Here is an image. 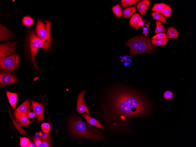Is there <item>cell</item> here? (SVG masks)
<instances>
[{"label": "cell", "mask_w": 196, "mask_h": 147, "mask_svg": "<svg viewBox=\"0 0 196 147\" xmlns=\"http://www.w3.org/2000/svg\"><path fill=\"white\" fill-rule=\"evenodd\" d=\"M108 95L107 103L102 107L108 126L114 131L125 130L131 118L145 116L148 114V102L136 92L116 87L111 90Z\"/></svg>", "instance_id": "6da1fadb"}, {"label": "cell", "mask_w": 196, "mask_h": 147, "mask_svg": "<svg viewBox=\"0 0 196 147\" xmlns=\"http://www.w3.org/2000/svg\"><path fill=\"white\" fill-rule=\"evenodd\" d=\"M68 125L70 133L75 137L93 140L104 139L103 135L99 131L88 125L75 115L70 118Z\"/></svg>", "instance_id": "7a4b0ae2"}, {"label": "cell", "mask_w": 196, "mask_h": 147, "mask_svg": "<svg viewBox=\"0 0 196 147\" xmlns=\"http://www.w3.org/2000/svg\"><path fill=\"white\" fill-rule=\"evenodd\" d=\"M126 45L130 48V54L134 55L146 53H151L153 49L150 40L143 36L135 37L129 40Z\"/></svg>", "instance_id": "3957f363"}, {"label": "cell", "mask_w": 196, "mask_h": 147, "mask_svg": "<svg viewBox=\"0 0 196 147\" xmlns=\"http://www.w3.org/2000/svg\"><path fill=\"white\" fill-rule=\"evenodd\" d=\"M28 43L31 60L35 67L39 69L35 60L38 49L41 48L45 51H47L50 45L51 41L43 40L41 39L36 35L34 32H30L28 37Z\"/></svg>", "instance_id": "277c9868"}, {"label": "cell", "mask_w": 196, "mask_h": 147, "mask_svg": "<svg viewBox=\"0 0 196 147\" xmlns=\"http://www.w3.org/2000/svg\"><path fill=\"white\" fill-rule=\"evenodd\" d=\"M45 25L43 22L38 19L36 26V32L37 36L42 40L51 41L52 38L50 34V27L51 23L49 21H45Z\"/></svg>", "instance_id": "5b68a950"}, {"label": "cell", "mask_w": 196, "mask_h": 147, "mask_svg": "<svg viewBox=\"0 0 196 147\" xmlns=\"http://www.w3.org/2000/svg\"><path fill=\"white\" fill-rule=\"evenodd\" d=\"M19 60L18 55L16 54L8 57L0 58V68L10 71L15 70L18 66Z\"/></svg>", "instance_id": "8992f818"}, {"label": "cell", "mask_w": 196, "mask_h": 147, "mask_svg": "<svg viewBox=\"0 0 196 147\" xmlns=\"http://www.w3.org/2000/svg\"><path fill=\"white\" fill-rule=\"evenodd\" d=\"M17 81L16 77L11 71L4 70L0 72L1 86L14 84Z\"/></svg>", "instance_id": "52a82bcc"}, {"label": "cell", "mask_w": 196, "mask_h": 147, "mask_svg": "<svg viewBox=\"0 0 196 147\" xmlns=\"http://www.w3.org/2000/svg\"><path fill=\"white\" fill-rule=\"evenodd\" d=\"M16 42L2 44L0 45V58H1L13 53L16 49Z\"/></svg>", "instance_id": "ba28073f"}, {"label": "cell", "mask_w": 196, "mask_h": 147, "mask_svg": "<svg viewBox=\"0 0 196 147\" xmlns=\"http://www.w3.org/2000/svg\"><path fill=\"white\" fill-rule=\"evenodd\" d=\"M86 92V90L83 91L79 94L77 103L76 110L80 114L86 113L89 115L88 108L84 101V98Z\"/></svg>", "instance_id": "9c48e42d"}, {"label": "cell", "mask_w": 196, "mask_h": 147, "mask_svg": "<svg viewBox=\"0 0 196 147\" xmlns=\"http://www.w3.org/2000/svg\"><path fill=\"white\" fill-rule=\"evenodd\" d=\"M31 102L32 109L35 114L36 119L40 121H43L44 110L43 105L33 100Z\"/></svg>", "instance_id": "30bf717a"}, {"label": "cell", "mask_w": 196, "mask_h": 147, "mask_svg": "<svg viewBox=\"0 0 196 147\" xmlns=\"http://www.w3.org/2000/svg\"><path fill=\"white\" fill-rule=\"evenodd\" d=\"M130 26L132 28L138 29L143 26V22L141 16L138 13L133 14L129 22Z\"/></svg>", "instance_id": "8fae6325"}, {"label": "cell", "mask_w": 196, "mask_h": 147, "mask_svg": "<svg viewBox=\"0 0 196 147\" xmlns=\"http://www.w3.org/2000/svg\"><path fill=\"white\" fill-rule=\"evenodd\" d=\"M30 106L29 100L27 99L15 110L14 113L23 114L27 116L28 112L30 111Z\"/></svg>", "instance_id": "7c38bea8"}, {"label": "cell", "mask_w": 196, "mask_h": 147, "mask_svg": "<svg viewBox=\"0 0 196 147\" xmlns=\"http://www.w3.org/2000/svg\"><path fill=\"white\" fill-rule=\"evenodd\" d=\"M14 114L16 121L21 126H28L33 121L29 120L26 115L16 113H14Z\"/></svg>", "instance_id": "4fadbf2b"}, {"label": "cell", "mask_w": 196, "mask_h": 147, "mask_svg": "<svg viewBox=\"0 0 196 147\" xmlns=\"http://www.w3.org/2000/svg\"><path fill=\"white\" fill-rule=\"evenodd\" d=\"M150 1L143 0L139 1L136 4V7L139 13L143 16L149 6Z\"/></svg>", "instance_id": "5bb4252c"}, {"label": "cell", "mask_w": 196, "mask_h": 147, "mask_svg": "<svg viewBox=\"0 0 196 147\" xmlns=\"http://www.w3.org/2000/svg\"><path fill=\"white\" fill-rule=\"evenodd\" d=\"M82 116L85 119L89 124L96 126L103 131H104V129L103 126L97 120L95 119L92 118L89 115L86 113L84 114Z\"/></svg>", "instance_id": "9a60e30c"}, {"label": "cell", "mask_w": 196, "mask_h": 147, "mask_svg": "<svg viewBox=\"0 0 196 147\" xmlns=\"http://www.w3.org/2000/svg\"><path fill=\"white\" fill-rule=\"evenodd\" d=\"M0 40L9 39L13 36L12 33L8 30L5 26L0 24Z\"/></svg>", "instance_id": "2e32d148"}, {"label": "cell", "mask_w": 196, "mask_h": 147, "mask_svg": "<svg viewBox=\"0 0 196 147\" xmlns=\"http://www.w3.org/2000/svg\"><path fill=\"white\" fill-rule=\"evenodd\" d=\"M6 95L9 102L13 109L16 108L18 94L15 93H12L6 90Z\"/></svg>", "instance_id": "e0dca14e"}, {"label": "cell", "mask_w": 196, "mask_h": 147, "mask_svg": "<svg viewBox=\"0 0 196 147\" xmlns=\"http://www.w3.org/2000/svg\"><path fill=\"white\" fill-rule=\"evenodd\" d=\"M136 11L135 6L129 7L123 9L122 13L124 18H130Z\"/></svg>", "instance_id": "ac0fdd59"}, {"label": "cell", "mask_w": 196, "mask_h": 147, "mask_svg": "<svg viewBox=\"0 0 196 147\" xmlns=\"http://www.w3.org/2000/svg\"><path fill=\"white\" fill-rule=\"evenodd\" d=\"M178 36V33L177 30L173 27L167 28L166 34V38H177Z\"/></svg>", "instance_id": "d6986e66"}, {"label": "cell", "mask_w": 196, "mask_h": 147, "mask_svg": "<svg viewBox=\"0 0 196 147\" xmlns=\"http://www.w3.org/2000/svg\"><path fill=\"white\" fill-rule=\"evenodd\" d=\"M151 14L153 18L157 21L162 22L163 23H166V20L164 16L160 13L154 12H152Z\"/></svg>", "instance_id": "ffe728a7"}, {"label": "cell", "mask_w": 196, "mask_h": 147, "mask_svg": "<svg viewBox=\"0 0 196 147\" xmlns=\"http://www.w3.org/2000/svg\"><path fill=\"white\" fill-rule=\"evenodd\" d=\"M156 25L155 33L157 34L159 33H164L166 30L161 23L159 21H157L155 22Z\"/></svg>", "instance_id": "44dd1931"}, {"label": "cell", "mask_w": 196, "mask_h": 147, "mask_svg": "<svg viewBox=\"0 0 196 147\" xmlns=\"http://www.w3.org/2000/svg\"><path fill=\"white\" fill-rule=\"evenodd\" d=\"M139 0H122L121 5L123 8H126L133 6L137 3Z\"/></svg>", "instance_id": "7402d4cb"}, {"label": "cell", "mask_w": 196, "mask_h": 147, "mask_svg": "<svg viewBox=\"0 0 196 147\" xmlns=\"http://www.w3.org/2000/svg\"><path fill=\"white\" fill-rule=\"evenodd\" d=\"M169 41L168 39H152L151 42L153 45L157 46H162L166 44Z\"/></svg>", "instance_id": "603a6c76"}, {"label": "cell", "mask_w": 196, "mask_h": 147, "mask_svg": "<svg viewBox=\"0 0 196 147\" xmlns=\"http://www.w3.org/2000/svg\"><path fill=\"white\" fill-rule=\"evenodd\" d=\"M113 13L118 18H120L121 16L122 12L120 6L117 4L114 6L112 9Z\"/></svg>", "instance_id": "cb8c5ba5"}, {"label": "cell", "mask_w": 196, "mask_h": 147, "mask_svg": "<svg viewBox=\"0 0 196 147\" xmlns=\"http://www.w3.org/2000/svg\"><path fill=\"white\" fill-rule=\"evenodd\" d=\"M166 5V4L164 3L156 4L152 7L151 11L160 13Z\"/></svg>", "instance_id": "d4e9b609"}, {"label": "cell", "mask_w": 196, "mask_h": 147, "mask_svg": "<svg viewBox=\"0 0 196 147\" xmlns=\"http://www.w3.org/2000/svg\"><path fill=\"white\" fill-rule=\"evenodd\" d=\"M22 23L24 25L26 26H30L33 23V18L28 16H26L23 17L22 19Z\"/></svg>", "instance_id": "484cf974"}, {"label": "cell", "mask_w": 196, "mask_h": 147, "mask_svg": "<svg viewBox=\"0 0 196 147\" xmlns=\"http://www.w3.org/2000/svg\"><path fill=\"white\" fill-rule=\"evenodd\" d=\"M171 11L172 9L171 8L166 4L160 13L162 14L165 17H168L170 16Z\"/></svg>", "instance_id": "4316f807"}, {"label": "cell", "mask_w": 196, "mask_h": 147, "mask_svg": "<svg viewBox=\"0 0 196 147\" xmlns=\"http://www.w3.org/2000/svg\"><path fill=\"white\" fill-rule=\"evenodd\" d=\"M20 139V145L21 147H29L31 143L28 139L26 137H22Z\"/></svg>", "instance_id": "83f0119b"}, {"label": "cell", "mask_w": 196, "mask_h": 147, "mask_svg": "<svg viewBox=\"0 0 196 147\" xmlns=\"http://www.w3.org/2000/svg\"><path fill=\"white\" fill-rule=\"evenodd\" d=\"M42 143L40 146V147H48L50 146V140L49 137L47 138L43 139L40 138Z\"/></svg>", "instance_id": "f1b7e54d"}, {"label": "cell", "mask_w": 196, "mask_h": 147, "mask_svg": "<svg viewBox=\"0 0 196 147\" xmlns=\"http://www.w3.org/2000/svg\"><path fill=\"white\" fill-rule=\"evenodd\" d=\"M163 96L165 99L169 100H171L173 98V94L171 91L167 90L164 93Z\"/></svg>", "instance_id": "f546056e"}, {"label": "cell", "mask_w": 196, "mask_h": 147, "mask_svg": "<svg viewBox=\"0 0 196 147\" xmlns=\"http://www.w3.org/2000/svg\"><path fill=\"white\" fill-rule=\"evenodd\" d=\"M41 129L44 132L48 133L50 129V124L47 123H44L41 125Z\"/></svg>", "instance_id": "4dcf8cb0"}, {"label": "cell", "mask_w": 196, "mask_h": 147, "mask_svg": "<svg viewBox=\"0 0 196 147\" xmlns=\"http://www.w3.org/2000/svg\"><path fill=\"white\" fill-rule=\"evenodd\" d=\"M152 39H167L166 38V34L165 33H159L156 34L153 36Z\"/></svg>", "instance_id": "1f68e13d"}, {"label": "cell", "mask_w": 196, "mask_h": 147, "mask_svg": "<svg viewBox=\"0 0 196 147\" xmlns=\"http://www.w3.org/2000/svg\"><path fill=\"white\" fill-rule=\"evenodd\" d=\"M149 24L150 23H149L148 24H146V26L145 27H142L143 28V33L146 36H147V33H148V30Z\"/></svg>", "instance_id": "d6a6232c"}, {"label": "cell", "mask_w": 196, "mask_h": 147, "mask_svg": "<svg viewBox=\"0 0 196 147\" xmlns=\"http://www.w3.org/2000/svg\"><path fill=\"white\" fill-rule=\"evenodd\" d=\"M34 142L36 147H40L42 143L40 138H38L34 139Z\"/></svg>", "instance_id": "836d02e7"}, {"label": "cell", "mask_w": 196, "mask_h": 147, "mask_svg": "<svg viewBox=\"0 0 196 147\" xmlns=\"http://www.w3.org/2000/svg\"><path fill=\"white\" fill-rule=\"evenodd\" d=\"M28 117L31 119H33L36 116V114L35 113L33 112L30 111L28 114Z\"/></svg>", "instance_id": "e575fe53"}, {"label": "cell", "mask_w": 196, "mask_h": 147, "mask_svg": "<svg viewBox=\"0 0 196 147\" xmlns=\"http://www.w3.org/2000/svg\"><path fill=\"white\" fill-rule=\"evenodd\" d=\"M43 134L42 135L43 136L41 138L43 139H45L47 138L48 137H49V135L48 133H43Z\"/></svg>", "instance_id": "d590c367"}]
</instances>
